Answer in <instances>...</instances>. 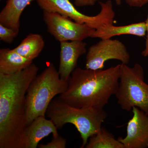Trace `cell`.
Instances as JSON below:
<instances>
[{
    "label": "cell",
    "instance_id": "obj_5",
    "mask_svg": "<svg viewBox=\"0 0 148 148\" xmlns=\"http://www.w3.org/2000/svg\"><path fill=\"white\" fill-rule=\"evenodd\" d=\"M117 103L125 111L137 107L148 115V84L140 64L130 67L121 64L119 84L115 94Z\"/></svg>",
    "mask_w": 148,
    "mask_h": 148
},
{
    "label": "cell",
    "instance_id": "obj_3",
    "mask_svg": "<svg viewBox=\"0 0 148 148\" xmlns=\"http://www.w3.org/2000/svg\"><path fill=\"white\" fill-rule=\"evenodd\" d=\"M46 115L58 129L67 123L73 125L82 140V148L85 147L90 137L100 132L108 114L104 108L73 107L58 97L51 101Z\"/></svg>",
    "mask_w": 148,
    "mask_h": 148
},
{
    "label": "cell",
    "instance_id": "obj_2",
    "mask_svg": "<svg viewBox=\"0 0 148 148\" xmlns=\"http://www.w3.org/2000/svg\"><path fill=\"white\" fill-rule=\"evenodd\" d=\"M120 67L121 64L100 70L76 68L67 89L58 98L75 108H104L117 90Z\"/></svg>",
    "mask_w": 148,
    "mask_h": 148
},
{
    "label": "cell",
    "instance_id": "obj_19",
    "mask_svg": "<svg viewBox=\"0 0 148 148\" xmlns=\"http://www.w3.org/2000/svg\"><path fill=\"white\" fill-rule=\"evenodd\" d=\"M130 6L133 8L143 7L148 3V0H124Z\"/></svg>",
    "mask_w": 148,
    "mask_h": 148
},
{
    "label": "cell",
    "instance_id": "obj_1",
    "mask_svg": "<svg viewBox=\"0 0 148 148\" xmlns=\"http://www.w3.org/2000/svg\"><path fill=\"white\" fill-rule=\"evenodd\" d=\"M38 71L33 63L15 73L0 74V148H24L26 95Z\"/></svg>",
    "mask_w": 148,
    "mask_h": 148
},
{
    "label": "cell",
    "instance_id": "obj_22",
    "mask_svg": "<svg viewBox=\"0 0 148 148\" xmlns=\"http://www.w3.org/2000/svg\"><path fill=\"white\" fill-rule=\"evenodd\" d=\"M116 4L117 5H120L121 4L122 1V0H114Z\"/></svg>",
    "mask_w": 148,
    "mask_h": 148
},
{
    "label": "cell",
    "instance_id": "obj_11",
    "mask_svg": "<svg viewBox=\"0 0 148 148\" xmlns=\"http://www.w3.org/2000/svg\"><path fill=\"white\" fill-rule=\"evenodd\" d=\"M58 128L52 121L45 116L35 119L25 127L24 133V148H36L43 138L52 134L53 138L59 136Z\"/></svg>",
    "mask_w": 148,
    "mask_h": 148
},
{
    "label": "cell",
    "instance_id": "obj_14",
    "mask_svg": "<svg viewBox=\"0 0 148 148\" xmlns=\"http://www.w3.org/2000/svg\"><path fill=\"white\" fill-rule=\"evenodd\" d=\"M13 49L3 48L0 50V74L10 75L20 71L33 63Z\"/></svg>",
    "mask_w": 148,
    "mask_h": 148
},
{
    "label": "cell",
    "instance_id": "obj_15",
    "mask_svg": "<svg viewBox=\"0 0 148 148\" xmlns=\"http://www.w3.org/2000/svg\"><path fill=\"white\" fill-rule=\"evenodd\" d=\"M45 45V42L41 35L31 34L13 49L25 58L33 61L39 55Z\"/></svg>",
    "mask_w": 148,
    "mask_h": 148
},
{
    "label": "cell",
    "instance_id": "obj_16",
    "mask_svg": "<svg viewBox=\"0 0 148 148\" xmlns=\"http://www.w3.org/2000/svg\"><path fill=\"white\" fill-rule=\"evenodd\" d=\"M84 148H124V146L105 127L90 137Z\"/></svg>",
    "mask_w": 148,
    "mask_h": 148
},
{
    "label": "cell",
    "instance_id": "obj_13",
    "mask_svg": "<svg viewBox=\"0 0 148 148\" xmlns=\"http://www.w3.org/2000/svg\"><path fill=\"white\" fill-rule=\"evenodd\" d=\"M34 1L8 0L0 12V24L19 32L21 14L27 6Z\"/></svg>",
    "mask_w": 148,
    "mask_h": 148
},
{
    "label": "cell",
    "instance_id": "obj_18",
    "mask_svg": "<svg viewBox=\"0 0 148 148\" xmlns=\"http://www.w3.org/2000/svg\"><path fill=\"white\" fill-rule=\"evenodd\" d=\"M66 145V139L59 135L56 138H53L51 142L46 145L40 144L38 147L40 148H65Z\"/></svg>",
    "mask_w": 148,
    "mask_h": 148
},
{
    "label": "cell",
    "instance_id": "obj_9",
    "mask_svg": "<svg viewBox=\"0 0 148 148\" xmlns=\"http://www.w3.org/2000/svg\"><path fill=\"white\" fill-rule=\"evenodd\" d=\"M132 118L127 122L126 135L118 140L124 148H148V115L137 107L132 108Z\"/></svg>",
    "mask_w": 148,
    "mask_h": 148
},
{
    "label": "cell",
    "instance_id": "obj_12",
    "mask_svg": "<svg viewBox=\"0 0 148 148\" xmlns=\"http://www.w3.org/2000/svg\"><path fill=\"white\" fill-rule=\"evenodd\" d=\"M147 28L145 21L121 26L108 24L95 30L90 38L106 39L111 38L115 36L124 35L142 37L145 36Z\"/></svg>",
    "mask_w": 148,
    "mask_h": 148
},
{
    "label": "cell",
    "instance_id": "obj_10",
    "mask_svg": "<svg viewBox=\"0 0 148 148\" xmlns=\"http://www.w3.org/2000/svg\"><path fill=\"white\" fill-rule=\"evenodd\" d=\"M60 48L58 71L60 77L68 82L72 72L77 68L79 58L87 52L86 43L83 41L62 42Z\"/></svg>",
    "mask_w": 148,
    "mask_h": 148
},
{
    "label": "cell",
    "instance_id": "obj_17",
    "mask_svg": "<svg viewBox=\"0 0 148 148\" xmlns=\"http://www.w3.org/2000/svg\"><path fill=\"white\" fill-rule=\"evenodd\" d=\"M18 32L0 24V40L4 42L11 43L18 35Z\"/></svg>",
    "mask_w": 148,
    "mask_h": 148
},
{
    "label": "cell",
    "instance_id": "obj_21",
    "mask_svg": "<svg viewBox=\"0 0 148 148\" xmlns=\"http://www.w3.org/2000/svg\"><path fill=\"white\" fill-rule=\"evenodd\" d=\"M146 25V28H147V38L145 43V49L142 52V55L144 57H147L148 56V14L147 16V19L145 21Z\"/></svg>",
    "mask_w": 148,
    "mask_h": 148
},
{
    "label": "cell",
    "instance_id": "obj_20",
    "mask_svg": "<svg viewBox=\"0 0 148 148\" xmlns=\"http://www.w3.org/2000/svg\"><path fill=\"white\" fill-rule=\"evenodd\" d=\"M101 0H74V4L78 7L89 6L95 5L97 2Z\"/></svg>",
    "mask_w": 148,
    "mask_h": 148
},
{
    "label": "cell",
    "instance_id": "obj_4",
    "mask_svg": "<svg viewBox=\"0 0 148 148\" xmlns=\"http://www.w3.org/2000/svg\"><path fill=\"white\" fill-rule=\"evenodd\" d=\"M68 82L60 77L50 64L31 83L26 95L27 126L39 116H45L48 107L56 95L66 91Z\"/></svg>",
    "mask_w": 148,
    "mask_h": 148
},
{
    "label": "cell",
    "instance_id": "obj_7",
    "mask_svg": "<svg viewBox=\"0 0 148 148\" xmlns=\"http://www.w3.org/2000/svg\"><path fill=\"white\" fill-rule=\"evenodd\" d=\"M43 19L47 32L59 42L83 41L90 38L95 29L79 24L55 12L43 11Z\"/></svg>",
    "mask_w": 148,
    "mask_h": 148
},
{
    "label": "cell",
    "instance_id": "obj_8",
    "mask_svg": "<svg viewBox=\"0 0 148 148\" xmlns=\"http://www.w3.org/2000/svg\"><path fill=\"white\" fill-rule=\"evenodd\" d=\"M130 54L125 45L118 40L101 39L88 48L86 55V69H103L106 61L118 60L121 64H127Z\"/></svg>",
    "mask_w": 148,
    "mask_h": 148
},
{
    "label": "cell",
    "instance_id": "obj_6",
    "mask_svg": "<svg viewBox=\"0 0 148 148\" xmlns=\"http://www.w3.org/2000/svg\"><path fill=\"white\" fill-rule=\"evenodd\" d=\"M38 5L43 11L55 12L79 24H86L92 29H98L105 24H113L115 13L112 2H99L100 12L93 16H88L77 10L70 0H36Z\"/></svg>",
    "mask_w": 148,
    "mask_h": 148
}]
</instances>
